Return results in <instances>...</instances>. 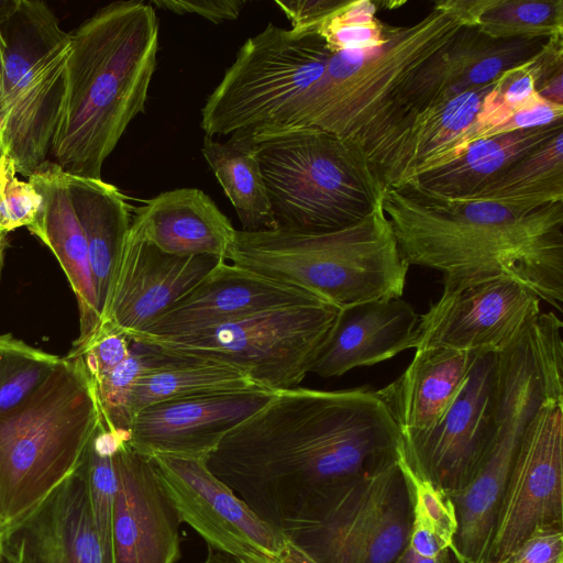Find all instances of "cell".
Here are the masks:
<instances>
[{
  "instance_id": "1",
  "label": "cell",
  "mask_w": 563,
  "mask_h": 563,
  "mask_svg": "<svg viewBox=\"0 0 563 563\" xmlns=\"http://www.w3.org/2000/svg\"><path fill=\"white\" fill-rule=\"evenodd\" d=\"M399 443L376 390L296 387L275 391L206 464L286 539L333 492L395 456Z\"/></svg>"
},
{
  "instance_id": "2",
  "label": "cell",
  "mask_w": 563,
  "mask_h": 563,
  "mask_svg": "<svg viewBox=\"0 0 563 563\" xmlns=\"http://www.w3.org/2000/svg\"><path fill=\"white\" fill-rule=\"evenodd\" d=\"M382 205L409 266L441 272L443 286L512 279L562 312L563 201L449 199L406 185L385 189Z\"/></svg>"
},
{
  "instance_id": "3",
  "label": "cell",
  "mask_w": 563,
  "mask_h": 563,
  "mask_svg": "<svg viewBox=\"0 0 563 563\" xmlns=\"http://www.w3.org/2000/svg\"><path fill=\"white\" fill-rule=\"evenodd\" d=\"M69 37L66 97L51 155L67 174L102 179L104 161L145 111L158 21L151 3L120 0L98 9Z\"/></svg>"
},
{
  "instance_id": "4",
  "label": "cell",
  "mask_w": 563,
  "mask_h": 563,
  "mask_svg": "<svg viewBox=\"0 0 563 563\" xmlns=\"http://www.w3.org/2000/svg\"><path fill=\"white\" fill-rule=\"evenodd\" d=\"M100 420L92 383L71 353L0 413V541L80 467Z\"/></svg>"
},
{
  "instance_id": "5",
  "label": "cell",
  "mask_w": 563,
  "mask_h": 563,
  "mask_svg": "<svg viewBox=\"0 0 563 563\" xmlns=\"http://www.w3.org/2000/svg\"><path fill=\"white\" fill-rule=\"evenodd\" d=\"M228 260L339 309L400 298L409 268L382 203L357 223L334 231L236 230Z\"/></svg>"
},
{
  "instance_id": "6",
  "label": "cell",
  "mask_w": 563,
  "mask_h": 563,
  "mask_svg": "<svg viewBox=\"0 0 563 563\" xmlns=\"http://www.w3.org/2000/svg\"><path fill=\"white\" fill-rule=\"evenodd\" d=\"M244 139L257 156L277 228L340 230L383 201V185L363 151L333 133L305 126Z\"/></svg>"
},
{
  "instance_id": "7",
  "label": "cell",
  "mask_w": 563,
  "mask_h": 563,
  "mask_svg": "<svg viewBox=\"0 0 563 563\" xmlns=\"http://www.w3.org/2000/svg\"><path fill=\"white\" fill-rule=\"evenodd\" d=\"M463 26L451 13L433 7L410 26H391L380 45L331 53L322 80L291 128H318L363 151L415 70Z\"/></svg>"
},
{
  "instance_id": "8",
  "label": "cell",
  "mask_w": 563,
  "mask_h": 563,
  "mask_svg": "<svg viewBox=\"0 0 563 563\" xmlns=\"http://www.w3.org/2000/svg\"><path fill=\"white\" fill-rule=\"evenodd\" d=\"M331 51L317 32L268 23L247 38L208 96L200 125L206 136H251L292 126L322 80Z\"/></svg>"
},
{
  "instance_id": "9",
  "label": "cell",
  "mask_w": 563,
  "mask_h": 563,
  "mask_svg": "<svg viewBox=\"0 0 563 563\" xmlns=\"http://www.w3.org/2000/svg\"><path fill=\"white\" fill-rule=\"evenodd\" d=\"M0 31L7 44L0 141L18 174L29 178L48 161L66 97L70 37L37 0H18Z\"/></svg>"
},
{
  "instance_id": "10",
  "label": "cell",
  "mask_w": 563,
  "mask_h": 563,
  "mask_svg": "<svg viewBox=\"0 0 563 563\" xmlns=\"http://www.w3.org/2000/svg\"><path fill=\"white\" fill-rule=\"evenodd\" d=\"M339 308L323 300L279 306L200 330L128 335L158 351L239 368L266 390L298 387L325 342Z\"/></svg>"
},
{
  "instance_id": "11",
  "label": "cell",
  "mask_w": 563,
  "mask_h": 563,
  "mask_svg": "<svg viewBox=\"0 0 563 563\" xmlns=\"http://www.w3.org/2000/svg\"><path fill=\"white\" fill-rule=\"evenodd\" d=\"M412 525L398 452L325 498L286 541L313 563H393Z\"/></svg>"
},
{
  "instance_id": "12",
  "label": "cell",
  "mask_w": 563,
  "mask_h": 563,
  "mask_svg": "<svg viewBox=\"0 0 563 563\" xmlns=\"http://www.w3.org/2000/svg\"><path fill=\"white\" fill-rule=\"evenodd\" d=\"M498 352L481 353L441 419L400 431L399 456L421 478L452 496L473 479L494 431Z\"/></svg>"
},
{
  "instance_id": "13",
  "label": "cell",
  "mask_w": 563,
  "mask_h": 563,
  "mask_svg": "<svg viewBox=\"0 0 563 563\" xmlns=\"http://www.w3.org/2000/svg\"><path fill=\"white\" fill-rule=\"evenodd\" d=\"M563 529V398L544 401L525 430L501 500L488 563L539 529Z\"/></svg>"
},
{
  "instance_id": "14",
  "label": "cell",
  "mask_w": 563,
  "mask_h": 563,
  "mask_svg": "<svg viewBox=\"0 0 563 563\" xmlns=\"http://www.w3.org/2000/svg\"><path fill=\"white\" fill-rule=\"evenodd\" d=\"M181 521L209 547L245 563H279L287 541L207 466L206 460L152 457Z\"/></svg>"
},
{
  "instance_id": "15",
  "label": "cell",
  "mask_w": 563,
  "mask_h": 563,
  "mask_svg": "<svg viewBox=\"0 0 563 563\" xmlns=\"http://www.w3.org/2000/svg\"><path fill=\"white\" fill-rule=\"evenodd\" d=\"M540 298L507 278L443 286L419 316L416 350L500 352L540 311Z\"/></svg>"
},
{
  "instance_id": "16",
  "label": "cell",
  "mask_w": 563,
  "mask_h": 563,
  "mask_svg": "<svg viewBox=\"0 0 563 563\" xmlns=\"http://www.w3.org/2000/svg\"><path fill=\"white\" fill-rule=\"evenodd\" d=\"M547 40H495L474 26H463L415 70L365 151L415 114L490 85L507 70L526 64Z\"/></svg>"
},
{
  "instance_id": "17",
  "label": "cell",
  "mask_w": 563,
  "mask_h": 563,
  "mask_svg": "<svg viewBox=\"0 0 563 563\" xmlns=\"http://www.w3.org/2000/svg\"><path fill=\"white\" fill-rule=\"evenodd\" d=\"M275 391L260 387L175 398L140 410L129 444L150 457H207L224 435L265 406Z\"/></svg>"
},
{
  "instance_id": "18",
  "label": "cell",
  "mask_w": 563,
  "mask_h": 563,
  "mask_svg": "<svg viewBox=\"0 0 563 563\" xmlns=\"http://www.w3.org/2000/svg\"><path fill=\"white\" fill-rule=\"evenodd\" d=\"M115 462L113 563H176L181 519L154 460L125 441Z\"/></svg>"
},
{
  "instance_id": "19",
  "label": "cell",
  "mask_w": 563,
  "mask_h": 563,
  "mask_svg": "<svg viewBox=\"0 0 563 563\" xmlns=\"http://www.w3.org/2000/svg\"><path fill=\"white\" fill-rule=\"evenodd\" d=\"M222 261L170 255L130 228L102 325L125 334L142 330Z\"/></svg>"
},
{
  "instance_id": "20",
  "label": "cell",
  "mask_w": 563,
  "mask_h": 563,
  "mask_svg": "<svg viewBox=\"0 0 563 563\" xmlns=\"http://www.w3.org/2000/svg\"><path fill=\"white\" fill-rule=\"evenodd\" d=\"M0 545L11 563H112L92 520L81 467L9 530Z\"/></svg>"
},
{
  "instance_id": "21",
  "label": "cell",
  "mask_w": 563,
  "mask_h": 563,
  "mask_svg": "<svg viewBox=\"0 0 563 563\" xmlns=\"http://www.w3.org/2000/svg\"><path fill=\"white\" fill-rule=\"evenodd\" d=\"M318 299L305 289L222 261L164 313L126 335L186 333L266 309Z\"/></svg>"
},
{
  "instance_id": "22",
  "label": "cell",
  "mask_w": 563,
  "mask_h": 563,
  "mask_svg": "<svg viewBox=\"0 0 563 563\" xmlns=\"http://www.w3.org/2000/svg\"><path fill=\"white\" fill-rule=\"evenodd\" d=\"M418 321L413 307L400 298L342 308L310 373L323 378L341 376L416 347Z\"/></svg>"
},
{
  "instance_id": "23",
  "label": "cell",
  "mask_w": 563,
  "mask_h": 563,
  "mask_svg": "<svg viewBox=\"0 0 563 563\" xmlns=\"http://www.w3.org/2000/svg\"><path fill=\"white\" fill-rule=\"evenodd\" d=\"M27 181L41 195L42 203L26 228L56 256L76 296L79 336L73 347H78L89 342L102 325L86 238L70 200L66 173L57 164L47 161Z\"/></svg>"
},
{
  "instance_id": "24",
  "label": "cell",
  "mask_w": 563,
  "mask_h": 563,
  "mask_svg": "<svg viewBox=\"0 0 563 563\" xmlns=\"http://www.w3.org/2000/svg\"><path fill=\"white\" fill-rule=\"evenodd\" d=\"M495 82L423 110L364 152L384 190L412 181L423 167L476 119Z\"/></svg>"
},
{
  "instance_id": "25",
  "label": "cell",
  "mask_w": 563,
  "mask_h": 563,
  "mask_svg": "<svg viewBox=\"0 0 563 563\" xmlns=\"http://www.w3.org/2000/svg\"><path fill=\"white\" fill-rule=\"evenodd\" d=\"M130 228L170 255H211L224 261L236 231L198 188H177L146 200L133 209Z\"/></svg>"
},
{
  "instance_id": "26",
  "label": "cell",
  "mask_w": 563,
  "mask_h": 563,
  "mask_svg": "<svg viewBox=\"0 0 563 563\" xmlns=\"http://www.w3.org/2000/svg\"><path fill=\"white\" fill-rule=\"evenodd\" d=\"M479 354L442 347L416 350L406 371L376 394L400 431L430 428L453 402Z\"/></svg>"
},
{
  "instance_id": "27",
  "label": "cell",
  "mask_w": 563,
  "mask_h": 563,
  "mask_svg": "<svg viewBox=\"0 0 563 563\" xmlns=\"http://www.w3.org/2000/svg\"><path fill=\"white\" fill-rule=\"evenodd\" d=\"M69 196L84 231L101 322L132 220V208L120 190L102 179L66 173Z\"/></svg>"
},
{
  "instance_id": "28",
  "label": "cell",
  "mask_w": 563,
  "mask_h": 563,
  "mask_svg": "<svg viewBox=\"0 0 563 563\" xmlns=\"http://www.w3.org/2000/svg\"><path fill=\"white\" fill-rule=\"evenodd\" d=\"M561 131L563 120L475 141L454 161L407 185L441 198L471 199Z\"/></svg>"
},
{
  "instance_id": "29",
  "label": "cell",
  "mask_w": 563,
  "mask_h": 563,
  "mask_svg": "<svg viewBox=\"0 0 563 563\" xmlns=\"http://www.w3.org/2000/svg\"><path fill=\"white\" fill-rule=\"evenodd\" d=\"M135 344L143 352L145 366L136 378L129 398L128 410L131 423L140 410L161 401L258 387L247 374L230 365L169 354Z\"/></svg>"
},
{
  "instance_id": "30",
  "label": "cell",
  "mask_w": 563,
  "mask_h": 563,
  "mask_svg": "<svg viewBox=\"0 0 563 563\" xmlns=\"http://www.w3.org/2000/svg\"><path fill=\"white\" fill-rule=\"evenodd\" d=\"M202 154L231 201L243 231L276 229L257 156L244 137L227 142L203 137Z\"/></svg>"
},
{
  "instance_id": "31",
  "label": "cell",
  "mask_w": 563,
  "mask_h": 563,
  "mask_svg": "<svg viewBox=\"0 0 563 563\" xmlns=\"http://www.w3.org/2000/svg\"><path fill=\"white\" fill-rule=\"evenodd\" d=\"M412 499L408 541L393 563H455L456 520L451 498L418 476L399 456Z\"/></svg>"
},
{
  "instance_id": "32",
  "label": "cell",
  "mask_w": 563,
  "mask_h": 563,
  "mask_svg": "<svg viewBox=\"0 0 563 563\" xmlns=\"http://www.w3.org/2000/svg\"><path fill=\"white\" fill-rule=\"evenodd\" d=\"M471 199L529 207L563 201V131Z\"/></svg>"
},
{
  "instance_id": "33",
  "label": "cell",
  "mask_w": 563,
  "mask_h": 563,
  "mask_svg": "<svg viewBox=\"0 0 563 563\" xmlns=\"http://www.w3.org/2000/svg\"><path fill=\"white\" fill-rule=\"evenodd\" d=\"M125 441H129V433L113 430L101 418L80 466L86 479L92 520L112 563V518L118 490L115 455Z\"/></svg>"
},
{
  "instance_id": "34",
  "label": "cell",
  "mask_w": 563,
  "mask_h": 563,
  "mask_svg": "<svg viewBox=\"0 0 563 563\" xmlns=\"http://www.w3.org/2000/svg\"><path fill=\"white\" fill-rule=\"evenodd\" d=\"M475 27L495 40L563 35V0H489Z\"/></svg>"
},
{
  "instance_id": "35",
  "label": "cell",
  "mask_w": 563,
  "mask_h": 563,
  "mask_svg": "<svg viewBox=\"0 0 563 563\" xmlns=\"http://www.w3.org/2000/svg\"><path fill=\"white\" fill-rule=\"evenodd\" d=\"M59 360L11 334H0V413L26 397Z\"/></svg>"
},
{
  "instance_id": "36",
  "label": "cell",
  "mask_w": 563,
  "mask_h": 563,
  "mask_svg": "<svg viewBox=\"0 0 563 563\" xmlns=\"http://www.w3.org/2000/svg\"><path fill=\"white\" fill-rule=\"evenodd\" d=\"M377 5L369 0H345L318 30L332 52L364 49L384 43L391 26L376 18Z\"/></svg>"
},
{
  "instance_id": "37",
  "label": "cell",
  "mask_w": 563,
  "mask_h": 563,
  "mask_svg": "<svg viewBox=\"0 0 563 563\" xmlns=\"http://www.w3.org/2000/svg\"><path fill=\"white\" fill-rule=\"evenodd\" d=\"M13 161L0 157V232L9 233L29 227L35 219L42 197L30 181L16 177Z\"/></svg>"
},
{
  "instance_id": "38",
  "label": "cell",
  "mask_w": 563,
  "mask_h": 563,
  "mask_svg": "<svg viewBox=\"0 0 563 563\" xmlns=\"http://www.w3.org/2000/svg\"><path fill=\"white\" fill-rule=\"evenodd\" d=\"M528 64L533 74L538 96L563 106V35L548 38Z\"/></svg>"
},
{
  "instance_id": "39",
  "label": "cell",
  "mask_w": 563,
  "mask_h": 563,
  "mask_svg": "<svg viewBox=\"0 0 563 563\" xmlns=\"http://www.w3.org/2000/svg\"><path fill=\"white\" fill-rule=\"evenodd\" d=\"M499 563H563V529H539Z\"/></svg>"
},
{
  "instance_id": "40",
  "label": "cell",
  "mask_w": 563,
  "mask_h": 563,
  "mask_svg": "<svg viewBox=\"0 0 563 563\" xmlns=\"http://www.w3.org/2000/svg\"><path fill=\"white\" fill-rule=\"evenodd\" d=\"M336 0H295L275 1L291 24V30L298 32H317L320 26L343 4Z\"/></svg>"
},
{
  "instance_id": "41",
  "label": "cell",
  "mask_w": 563,
  "mask_h": 563,
  "mask_svg": "<svg viewBox=\"0 0 563 563\" xmlns=\"http://www.w3.org/2000/svg\"><path fill=\"white\" fill-rule=\"evenodd\" d=\"M159 9L177 14H198L213 23L235 20L242 11L245 1L217 0V1H176L153 0L150 2Z\"/></svg>"
},
{
  "instance_id": "42",
  "label": "cell",
  "mask_w": 563,
  "mask_h": 563,
  "mask_svg": "<svg viewBox=\"0 0 563 563\" xmlns=\"http://www.w3.org/2000/svg\"><path fill=\"white\" fill-rule=\"evenodd\" d=\"M201 563H245L242 560L224 553L222 551L216 550L211 547L208 548L207 558Z\"/></svg>"
},
{
  "instance_id": "43",
  "label": "cell",
  "mask_w": 563,
  "mask_h": 563,
  "mask_svg": "<svg viewBox=\"0 0 563 563\" xmlns=\"http://www.w3.org/2000/svg\"><path fill=\"white\" fill-rule=\"evenodd\" d=\"M279 563H313V562L288 543Z\"/></svg>"
},
{
  "instance_id": "44",
  "label": "cell",
  "mask_w": 563,
  "mask_h": 563,
  "mask_svg": "<svg viewBox=\"0 0 563 563\" xmlns=\"http://www.w3.org/2000/svg\"><path fill=\"white\" fill-rule=\"evenodd\" d=\"M16 3H18V0H0V25L14 11Z\"/></svg>"
},
{
  "instance_id": "45",
  "label": "cell",
  "mask_w": 563,
  "mask_h": 563,
  "mask_svg": "<svg viewBox=\"0 0 563 563\" xmlns=\"http://www.w3.org/2000/svg\"><path fill=\"white\" fill-rule=\"evenodd\" d=\"M7 44L4 37L0 31V103L3 88V74H4V55H5Z\"/></svg>"
},
{
  "instance_id": "46",
  "label": "cell",
  "mask_w": 563,
  "mask_h": 563,
  "mask_svg": "<svg viewBox=\"0 0 563 563\" xmlns=\"http://www.w3.org/2000/svg\"><path fill=\"white\" fill-rule=\"evenodd\" d=\"M8 246L7 233L0 232V279L4 264V254Z\"/></svg>"
},
{
  "instance_id": "47",
  "label": "cell",
  "mask_w": 563,
  "mask_h": 563,
  "mask_svg": "<svg viewBox=\"0 0 563 563\" xmlns=\"http://www.w3.org/2000/svg\"><path fill=\"white\" fill-rule=\"evenodd\" d=\"M0 563H11V562L9 560H7L3 555H1Z\"/></svg>"
},
{
  "instance_id": "48",
  "label": "cell",
  "mask_w": 563,
  "mask_h": 563,
  "mask_svg": "<svg viewBox=\"0 0 563 563\" xmlns=\"http://www.w3.org/2000/svg\"><path fill=\"white\" fill-rule=\"evenodd\" d=\"M2 154H3V152H2L1 141H0V157Z\"/></svg>"
},
{
  "instance_id": "49",
  "label": "cell",
  "mask_w": 563,
  "mask_h": 563,
  "mask_svg": "<svg viewBox=\"0 0 563 563\" xmlns=\"http://www.w3.org/2000/svg\"><path fill=\"white\" fill-rule=\"evenodd\" d=\"M0 558H1V545H0Z\"/></svg>"
}]
</instances>
